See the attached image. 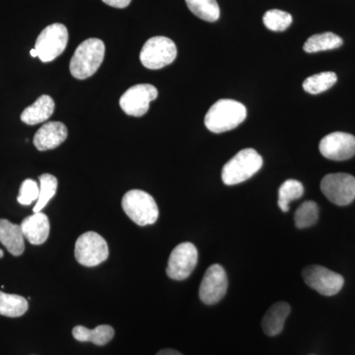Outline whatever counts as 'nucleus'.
<instances>
[{
  "instance_id": "1",
  "label": "nucleus",
  "mask_w": 355,
  "mask_h": 355,
  "mask_svg": "<svg viewBox=\"0 0 355 355\" xmlns=\"http://www.w3.org/2000/svg\"><path fill=\"white\" fill-rule=\"evenodd\" d=\"M246 107L241 103L221 99L210 107L205 116V125L211 132L222 133L234 130L246 120Z\"/></svg>"
},
{
  "instance_id": "2",
  "label": "nucleus",
  "mask_w": 355,
  "mask_h": 355,
  "mask_svg": "<svg viewBox=\"0 0 355 355\" xmlns=\"http://www.w3.org/2000/svg\"><path fill=\"white\" fill-rule=\"evenodd\" d=\"M105 51L106 49L102 40H85L77 46L73 57L70 60L69 69L71 76L80 80L92 76L101 67Z\"/></svg>"
},
{
  "instance_id": "3",
  "label": "nucleus",
  "mask_w": 355,
  "mask_h": 355,
  "mask_svg": "<svg viewBox=\"0 0 355 355\" xmlns=\"http://www.w3.org/2000/svg\"><path fill=\"white\" fill-rule=\"evenodd\" d=\"M263 167V158L254 149L239 151L230 159L221 172L222 181L227 186L241 184L254 176Z\"/></svg>"
},
{
  "instance_id": "4",
  "label": "nucleus",
  "mask_w": 355,
  "mask_h": 355,
  "mask_svg": "<svg viewBox=\"0 0 355 355\" xmlns=\"http://www.w3.org/2000/svg\"><path fill=\"white\" fill-rule=\"evenodd\" d=\"M121 207L125 214L139 226L151 225L157 221L159 209L157 203L146 191H128L123 196Z\"/></svg>"
},
{
  "instance_id": "5",
  "label": "nucleus",
  "mask_w": 355,
  "mask_h": 355,
  "mask_svg": "<svg viewBox=\"0 0 355 355\" xmlns=\"http://www.w3.org/2000/svg\"><path fill=\"white\" fill-rule=\"evenodd\" d=\"M177 58V46L171 39L157 36L147 40L140 51V62L148 69H161Z\"/></svg>"
},
{
  "instance_id": "6",
  "label": "nucleus",
  "mask_w": 355,
  "mask_h": 355,
  "mask_svg": "<svg viewBox=\"0 0 355 355\" xmlns=\"http://www.w3.org/2000/svg\"><path fill=\"white\" fill-rule=\"evenodd\" d=\"M69 43V31L64 24L55 23L44 28L37 38L35 50L43 62H53L60 57Z\"/></svg>"
},
{
  "instance_id": "7",
  "label": "nucleus",
  "mask_w": 355,
  "mask_h": 355,
  "mask_svg": "<svg viewBox=\"0 0 355 355\" xmlns=\"http://www.w3.org/2000/svg\"><path fill=\"white\" fill-rule=\"evenodd\" d=\"M76 259L80 265L92 268L104 263L109 257L106 240L98 233L89 231L79 236L76 243Z\"/></svg>"
},
{
  "instance_id": "8",
  "label": "nucleus",
  "mask_w": 355,
  "mask_h": 355,
  "mask_svg": "<svg viewBox=\"0 0 355 355\" xmlns=\"http://www.w3.org/2000/svg\"><path fill=\"white\" fill-rule=\"evenodd\" d=\"M321 190L335 205H349L355 200V177L347 173L327 175L322 180Z\"/></svg>"
},
{
  "instance_id": "9",
  "label": "nucleus",
  "mask_w": 355,
  "mask_h": 355,
  "mask_svg": "<svg viewBox=\"0 0 355 355\" xmlns=\"http://www.w3.org/2000/svg\"><path fill=\"white\" fill-rule=\"evenodd\" d=\"M198 253L195 245L184 242L173 250L168 261V277L174 280L188 279L198 265Z\"/></svg>"
},
{
  "instance_id": "10",
  "label": "nucleus",
  "mask_w": 355,
  "mask_h": 355,
  "mask_svg": "<svg viewBox=\"0 0 355 355\" xmlns=\"http://www.w3.org/2000/svg\"><path fill=\"white\" fill-rule=\"evenodd\" d=\"M302 277L308 286L324 296L336 295L345 284L342 275L322 266H306Z\"/></svg>"
},
{
  "instance_id": "11",
  "label": "nucleus",
  "mask_w": 355,
  "mask_h": 355,
  "mask_svg": "<svg viewBox=\"0 0 355 355\" xmlns=\"http://www.w3.org/2000/svg\"><path fill=\"white\" fill-rule=\"evenodd\" d=\"M158 97V90L151 84H137L128 88L120 99L121 110L128 116H142L148 112L150 103Z\"/></svg>"
},
{
  "instance_id": "12",
  "label": "nucleus",
  "mask_w": 355,
  "mask_h": 355,
  "mask_svg": "<svg viewBox=\"0 0 355 355\" xmlns=\"http://www.w3.org/2000/svg\"><path fill=\"white\" fill-rule=\"evenodd\" d=\"M228 288V279L225 270L220 265H212L207 268L200 284V300L205 304L214 305L220 302Z\"/></svg>"
},
{
  "instance_id": "13",
  "label": "nucleus",
  "mask_w": 355,
  "mask_h": 355,
  "mask_svg": "<svg viewBox=\"0 0 355 355\" xmlns=\"http://www.w3.org/2000/svg\"><path fill=\"white\" fill-rule=\"evenodd\" d=\"M319 149L324 158L347 160L355 155V137L347 132H331L321 140Z\"/></svg>"
},
{
  "instance_id": "14",
  "label": "nucleus",
  "mask_w": 355,
  "mask_h": 355,
  "mask_svg": "<svg viewBox=\"0 0 355 355\" xmlns=\"http://www.w3.org/2000/svg\"><path fill=\"white\" fill-rule=\"evenodd\" d=\"M67 135L69 132L64 123L60 121H49L39 128L33 142L39 151L51 150L64 144Z\"/></svg>"
},
{
  "instance_id": "15",
  "label": "nucleus",
  "mask_w": 355,
  "mask_h": 355,
  "mask_svg": "<svg viewBox=\"0 0 355 355\" xmlns=\"http://www.w3.org/2000/svg\"><path fill=\"white\" fill-rule=\"evenodd\" d=\"M23 235L32 245H42L50 235V221L43 212H36L26 217L21 223Z\"/></svg>"
},
{
  "instance_id": "16",
  "label": "nucleus",
  "mask_w": 355,
  "mask_h": 355,
  "mask_svg": "<svg viewBox=\"0 0 355 355\" xmlns=\"http://www.w3.org/2000/svg\"><path fill=\"white\" fill-rule=\"evenodd\" d=\"M55 104L53 98L49 95H42L34 104L27 107L21 114V121L28 125H38L44 123L53 116Z\"/></svg>"
},
{
  "instance_id": "17",
  "label": "nucleus",
  "mask_w": 355,
  "mask_h": 355,
  "mask_svg": "<svg viewBox=\"0 0 355 355\" xmlns=\"http://www.w3.org/2000/svg\"><path fill=\"white\" fill-rule=\"evenodd\" d=\"M291 308L288 303L277 302L270 308L263 318L261 328L266 336L279 335L284 328L287 317L291 314Z\"/></svg>"
},
{
  "instance_id": "18",
  "label": "nucleus",
  "mask_w": 355,
  "mask_h": 355,
  "mask_svg": "<svg viewBox=\"0 0 355 355\" xmlns=\"http://www.w3.org/2000/svg\"><path fill=\"white\" fill-rule=\"evenodd\" d=\"M24 235L21 225L11 223L6 219H0V242L13 256L24 253Z\"/></svg>"
},
{
  "instance_id": "19",
  "label": "nucleus",
  "mask_w": 355,
  "mask_h": 355,
  "mask_svg": "<svg viewBox=\"0 0 355 355\" xmlns=\"http://www.w3.org/2000/svg\"><path fill=\"white\" fill-rule=\"evenodd\" d=\"M72 336L76 340L81 343H92L96 345H106L113 340L114 330L109 324H101L93 330H89L83 326L74 327Z\"/></svg>"
},
{
  "instance_id": "20",
  "label": "nucleus",
  "mask_w": 355,
  "mask_h": 355,
  "mask_svg": "<svg viewBox=\"0 0 355 355\" xmlns=\"http://www.w3.org/2000/svg\"><path fill=\"white\" fill-rule=\"evenodd\" d=\"M343 39L331 32L322 33L311 36L303 46V50L308 53H319V51L335 50L342 46Z\"/></svg>"
},
{
  "instance_id": "21",
  "label": "nucleus",
  "mask_w": 355,
  "mask_h": 355,
  "mask_svg": "<svg viewBox=\"0 0 355 355\" xmlns=\"http://www.w3.org/2000/svg\"><path fill=\"white\" fill-rule=\"evenodd\" d=\"M29 308L27 299L0 291V315L6 317L23 316Z\"/></svg>"
},
{
  "instance_id": "22",
  "label": "nucleus",
  "mask_w": 355,
  "mask_h": 355,
  "mask_svg": "<svg viewBox=\"0 0 355 355\" xmlns=\"http://www.w3.org/2000/svg\"><path fill=\"white\" fill-rule=\"evenodd\" d=\"M191 13L207 22H216L220 17V9L216 0H186Z\"/></svg>"
},
{
  "instance_id": "23",
  "label": "nucleus",
  "mask_w": 355,
  "mask_h": 355,
  "mask_svg": "<svg viewBox=\"0 0 355 355\" xmlns=\"http://www.w3.org/2000/svg\"><path fill=\"white\" fill-rule=\"evenodd\" d=\"M336 81H338V76L335 72H321L306 78L303 83V89L309 94L318 95L333 87Z\"/></svg>"
},
{
  "instance_id": "24",
  "label": "nucleus",
  "mask_w": 355,
  "mask_h": 355,
  "mask_svg": "<svg viewBox=\"0 0 355 355\" xmlns=\"http://www.w3.org/2000/svg\"><path fill=\"white\" fill-rule=\"evenodd\" d=\"M304 193V187L297 180H287L279 190V207L284 212L289 210V203L299 200Z\"/></svg>"
},
{
  "instance_id": "25",
  "label": "nucleus",
  "mask_w": 355,
  "mask_h": 355,
  "mask_svg": "<svg viewBox=\"0 0 355 355\" xmlns=\"http://www.w3.org/2000/svg\"><path fill=\"white\" fill-rule=\"evenodd\" d=\"M40 193L39 198L35 205L33 211L34 214L41 211L48 205L49 202L55 197L58 190V179L51 174H43L39 177Z\"/></svg>"
},
{
  "instance_id": "26",
  "label": "nucleus",
  "mask_w": 355,
  "mask_h": 355,
  "mask_svg": "<svg viewBox=\"0 0 355 355\" xmlns=\"http://www.w3.org/2000/svg\"><path fill=\"white\" fill-rule=\"evenodd\" d=\"M319 217V207L315 202L308 200L303 202L296 210L294 220L296 227L299 229L310 227L314 225Z\"/></svg>"
},
{
  "instance_id": "27",
  "label": "nucleus",
  "mask_w": 355,
  "mask_h": 355,
  "mask_svg": "<svg viewBox=\"0 0 355 355\" xmlns=\"http://www.w3.org/2000/svg\"><path fill=\"white\" fill-rule=\"evenodd\" d=\"M263 24L268 30L273 32H284L291 27L293 18L291 14L279 9L266 11L263 18Z\"/></svg>"
},
{
  "instance_id": "28",
  "label": "nucleus",
  "mask_w": 355,
  "mask_h": 355,
  "mask_svg": "<svg viewBox=\"0 0 355 355\" xmlns=\"http://www.w3.org/2000/svg\"><path fill=\"white\" fill-rule=\"evenodd\" d=\"M40 187L38 183L32 179H26L20 187L17 202L22 205H30L35 200H38Z\"/></svg>"
},
{
  "instance_id": "29",
  "label": "nucleus",
  "mask_w": 355,
  "mask_h": 355,
  "mask_svg": "<svg viewBox=\"0 0 355 355\" xmlns=\"http://www.w3.org/2000/svg\"><path fill=\"white\" fill-rule=\"evenodd\" d=\"M107 6L114 7V8H125L130 6L132 0H102Z\"/></svg>"
},
{
  "instance_id": "30",
  "label": "nucleus",
  "mask_w": 355,
  "mask_h": 355,
  "mask_svg": "<svg viewBox=\"0 0 355 355\" xmlns=\"http://www.w3.org/2000/svg\"><path fill=\"white\" fill-rule=\"evenodd\" d=\"M156 355H183L182 354H180L179 352H177V350L171 349H166L160 350V352H158Z\"/></svg>"
},
{
  "instance_id": "31",
  "label": "nucleus",
  "mask_w": 355,
  "mask_h": 355,
  "mask_svg": "<svg viewBox=\"0 0 355 355\" xmlns=\"http://www.w3.org/2000/svg\"><path fill=\"white\" fill-rule=\"evenodd\" d=\"M30 55H31L32 58L38 57V53H37V51L35 50V49H33V50L30 51Z\"/></svg>"
},
{
  "instance_id": "32",
  "label": "nucleus",
  "mask_w": 355,
  "mask_h": 355,
  "mask_svg": "<svg viewBox=\"0 0 355 355\" xmlns=\"http://www.w3.org/2000/svg\"><path fill=\"white\" fill-rule=\"evenodd\" d=\"M3 256H4L3 250L0 249V259L3 258Z\"/></svg>"
}]
</instances>
